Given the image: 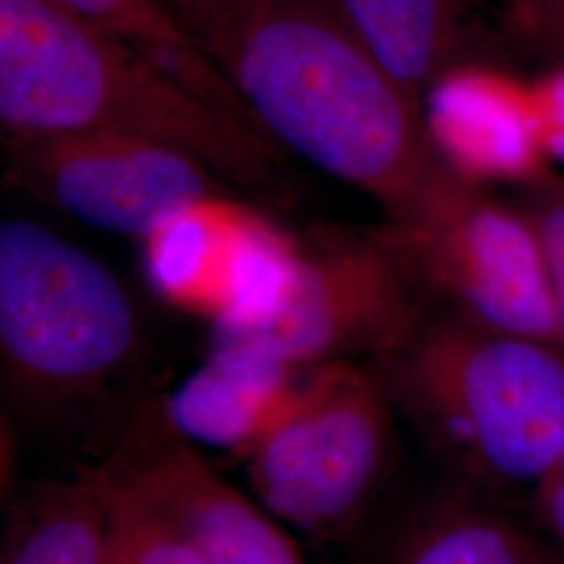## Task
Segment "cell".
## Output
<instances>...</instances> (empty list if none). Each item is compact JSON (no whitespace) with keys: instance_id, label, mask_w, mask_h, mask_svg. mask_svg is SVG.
<instances>
[{"instance_id":"7402d4cb","label":"cell","mask_w":564,"mask_h":564,"mask_svg":"<svg viewBox=\"0 0 564 564\" xmlns=\"http://www.w3.org/2000/svg\"><path fill=\"white\" fill-rule=\"evenodd\" d=\"M510 2H514V0H500V4H502V7H506V4H510Z\"/></svg>"},{"instance_id":"6da1fadb","label":"cell","mask_w":564,"mask_h":564,"mask_svg":"<svg viewBox=\"0 0 564 564\" xmlns=\"http://www.w3.org/2000/svg\"><path fill=\"white\" fill-rule=\"evenodd\" d=\"M265 139L410 214L449 172L423 105L366 48L337 0H256L216 57Z\"/></svg>"},{"instance_id":"ffe728a7","label":"cell","mask_w":564,"mask_h":564,"mask_svg":"<svg viewBox=\"0 0 564 564\" xmlns=\"http://www.w3.org/2000/svg\"><path fill=\"white\" fill-rule=\"evenodd\" d=\"M527 218L533 224L540 239L564 349V197H547L538 203Z\"/></svg>"},{"instance_id":"9a60e30c","label":"cell","mask_w":564,"mask_h":564,"mask_svg":"<svg viewBox=\"0 0 564 564\" xmlns=\"http://www.w3.org/2000/svg\"><path fill=\"white\" fill-rule=\"evenodd\" d=\"M109 505L99 473L59 485L21 512L2 564H105Z\"/></svg>"},{"instance_id":"7c38bea8","label":"cell","mask_w":564,"mask_h":564,"mask_svg":"<svg viewBox=\"0 0 564 564\" xmlns=\"http://www.w3.org/2000/svg\"><path fill=\"white\" fill-rule=\"evenodd\" d=\"M297 370L232 349H209L202 368L167 400L165 416L191 442L245 456L291 400Z\"/></svg>"},{"instance_id":"8992f818","label":"cell","mask_w":564,"mask_h":564,"mask_svg":"<svg viewBox=\"0 0 564 564\" xmlns=\"http://www.w3.org/2000/svg\"><path fill=\"white\" fill-rule=\"evenodd\" d=\"M429 297L491 330L563 347L531 220L454 170L402 218L379 226Z\"/></svg>"},{"instance_id":"7a4b0ae2","label":"cell","mask_w":564,"mask_h":564,"mask_svg":"<svg viewBox=\"0 0 564 564\" xmlns=\"http://www.w3.org/2000/svg\"><path fill=\"white\" fill-rule=\"evenodd\" d=\"M0 130L2 139L144 137L186 151L260 199H282L276 144L55 0H0Z\"/></svg>"},{"instance_id":"ac0fdd59","label":"cell","mask_w":564,"mask_h":564,"mask_svg":"<svg viewBox=\"0 0 564 564\" xmlns=\"http://www.w3.org/2000/svg\"><path fill=\"white\" fill-rule=\"evenodd\" d=\"M256 0H162L182 30L216 61Z\"/></svg>"},{"instance_id":"3957f363","label":"cell","mask_w":564,"mask_h":564,"mask_svg":"<svg viewBox=\"0 0 564 564\" xmlns=\"http://www.w3.org/2000/svg\"><path fill=\"white\" fill-rule=\"evenodd\" d=\"M377 377L479 481L535 489L564 456V349L426 312Z\"/></svg>"},{"instance_id":"5b68a950","label":"cell","mask_w":564,"mask_h":564,"mask_svg":"<svg viewBox=\"0 0 564 564\" xmlns=\"http://www.w3.org/2000/svg\"><path fill=\"white\" fill-rule=\"evenodd\" d=\"M429 293L381 228L326 230L295 241L268 300L232 323L212 324L209 349L291 368L375 360L419 326Z\"/></svg>"},{"instance_id":"9c48e42d","label":"cell","mask_w":564,"mask_h":564,"mask_svg":"<svg viewBox=\"0 0 564 564\" xmlns=\"http://www.w3.org/2000/svg\"><path fill=\"white\" fill-rule=\"evenodd\" d=\"M293 245L262 218L216 197L147 237L144 260L165 300L218 323L263 302Z\"/></svg>"},{"instance_id":"d6986e66","label":"cell","mask_w":564,"mask_h":564,"mask_svg":"<svg viewBox=\"0 0 564 564\" xmlns=\"http://www.w3.org/2000/svg\"><path fill=\"white\" fill-rule=\"evenodd\" d=\"M506 30L542 55H564V0H514L502 7Z\"/></svg>"},{"instance_id":"ba28073f","label":"cell","mask_w":564,"mask_h":564,"mask_svg":"<svg viewBox=\"0 0 564 564\" xmlns=\"http://www.w3.org/2000/svg\"><path fill=\"white\" fill-rule=\"evenodd\" d=\"M2 141L4 176L15 188L90 228L142 241L228 193L197 158L144 137L80 132Z\"/></svg>"},{"instance_id":"277c9868","label":"cell","mask_w":564,"mask_h":564,"mask_svg":"<svg viewBox=\"0 0 564 564\" xmlns=\"http://www.w3.org/2000/svg\"><path fill=\"white\" fill-rule=\"evenodd\" d=\"M141 324L105 263L30 218L0 224V354L23 395L93 393L137 358Z\"/></svg>"},{"instance_id":"5bb4252c","label":"cell","mask_w":564,"mask_h":564,"mask_svg":"<svg viewBox=\"0 0 564 564\" xmlns=\"http://www.w3.org/2000/svg\"><path fill=\"white\" fill-rule=\"evenodd\" d=\"M123 42L228 120L265 139L220 65L165 11L162 0H55ZM268 141V139H265Z\"/></svg>"},{"instance_id":"52a82bcc","label":"cell","mask_w":564,"mask_h":564,"mask_svg":"<svg viewBox=\"0 0 564 564\" xmlns=\"http://www.w3.org/2000/svg\"><path fill=\"white\" fill-rule=\"evenodd\" d=\"M389 403L377 372L347 360L314 366L245 454L263 508L305 531L337 529L351 519L387 460Z\"/></svg>"},{"instance_id":"8fae6325","label":"cell","mask_w":564,"mask_h":564,"mask_svg":"<svg viewBox=\"0 0 564 564\" xmlns=\"http://www.w3.org/2000/svg\"><path fill=\"white\" fill-rule=\"evenodd\" d=\"M118 473L214 564H305L274 514L226 484L188 445H160Z\"/></svg>"},{"instance_id":"e0dca14e","label":"cell","mask_w":564,"mask_h":564,"mask_svg":"<svg viewBox=\"0 0 564 564\" xmlns=\"http://www.w3.org/2000/svg\"><path fill=\"white\" fill-rule=\"evenodd\" d=\"M402 564H540L523 535L485 514H456L431 527Z\"/></svg>"},{"instance_id":"30bf717a","label":"cell","mask_w":564,"mask_h":564,"mask_svg":"<svg viewBox=\"0 0 564 564\" xmlns=\"http://www.w3.org/2000/svg\"><path fill=\"white\" fill-rule=\"evenodd\" d=\"M424 95L429 139L460 178L481 186L544 176L550 155L529 82L466 61Z\"/></svg>"},{"instance_id":"44dd1931","label":"cell","mask_w":564,"mask_h":564,"mask_svg":"<svg viewBox=\"0 0 564 564\" xmlns=\"http://www.w3.org/2000/svg\"><path fill=\"white\" fill-rule=\"evenodd\" d=\"M547 527L564 540V456L535 491Z\"/></svg>"},{"instance_id":"4fadbf2b","label":"cell","mask_w":564,"mask_h":564,"mask_svg":"<svg viewBox=\"0 0 564 564\" xmlns=\"http://www.w3.org/2000/svg\"><path fill=\"white\" fill-rule=\"evenodd\" d=\"M345 20L384 69L416 99L466 63L464 0H337Z\"/></svg>"},{"instance_id":"2e32d148","label":"cell","mask_w":564,"mask_h":564,"mask_svg":"<svg viewBox=\"0 0 564 564\" xmlns=\"http://www.w3.org/2000/svg\"><path fill=\"white\" fill-rule=\"evenodd\" d=\"M99 477L109 505L105 564H214L144 505L118 470Z\"/></svg>"}]
</instances>
